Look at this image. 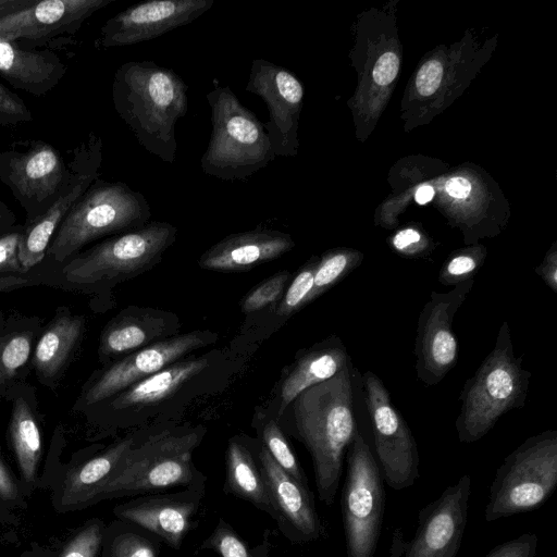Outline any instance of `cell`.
<instances>
[{
    "mask_svg": "<svg viewBox=\"0 0 557 557\" xmlns=\"http://www.w3.org/2000/svg\"><path fill=\"white\" fill-rule=\"evenodd\" d=\"M531 373L513 351L507 321L498 331L495 345L475 373L467 380L459 396L456 430L461 443L484 437L508 411L523 407Z\"/></svg>",
    "mask_w": 557,
    "mask_h": 557,
    "instance_id": "3",
    "label": "cell"
},
{
    "mask_svg": "<svg viewBox=\"0 0 557 557\" xmlns=\"http://www.w3.org/2000/svg\"><path fill=\"white\" fill-rule=\"evenodd\" d=\"M261 474L275 509L296 530L304 541L322 536L323 527L308 488L284 471L265 447L259 454Z\"/></svg>",
    "mask_w": 557,
    "mask_h": 557,
    "instance_id": "20",
    "label": "cell"
},
{
    "mask_svg": "<svg viewBox=\"0 0 557 557\" xmlns=\"http://www.w3.org/2000/svg\"><path fill=\"white\" fill-rule=\"evenodd\" d=\"M349 362L345 345L335 336L306 351L282 384L278 414L302 391L333 377Z\"/></svg>",
    "mask_w": 557,
    "mask_h": 557,
    "instance_id": "23",
    "label": "cell"
},
{
    "mask_svg": "<svg viewBox=\"0 0 557 557\" xmlns=\"http://www.w3.org/2000/svg\"><path fill=\"white\" fill-rule=\"evenodd\" d=\"M362 384L382 479L395 491L411 487L420 478V458L412 432L375 373L366 371Z\"/></svg>",
    "mask_w": 557,
    "mask_h": 557,
    "instance_id": "10",
    "label": "cell"
},
{
    "mask_svg": "<svg viewBox=\"0 0 557 557\" xmlns=\"http://www.w3.org/2000/svg\"><path fill=\"white\" fill-rule=\"evenodd\" d=\"M194 511L195 506L190 503L169 498H141L116 508L115 515L178 548L189 529Z\"/></svg>",
    "mask_w": 557,
    "mask_h": 557,
    "instance_id": "24",
    "label": "cell"
},
{
    "mask_svg": "<svg viewBox=\"0 0 557 557\" xmlns=\"http://www.w3.org/2000/svg\"><path fill=\"white\" fill-rule=\"evenodd\" d=\"M33 120V113L25 101L0 83V125H18Z\"/></svg>",
    "mask_w": 557,
    "mask_h": 557,
    "instance_id": "37",
    "label": "cell"
},
{
    "mask_svg": "<svg viewBox=\"0 0 557 557\" xmlns=\"http://www.w3.org/2000/svg\"><path fill=\"white\" fill-rule=\"evenodd\" d=\"M176 236L174 225L153 221L99 243L73 258L62 272L75 284L129 278L158 263Z\"/></svg>",
    "mask_w": 557,
    "mask_h": 557,
    "instance_id": "8",
    "label": "cell"
},
{
    "mask_svg": "<svg viewBox=\"0 0 557 557\" xmlns=\"http://www.w3.org/2000/svg\"><path fill=\"white\" fill-rule=\"evenodd\" d=\"M206 99L212 129L200 160L205 174L223 181L244 180L275 159L263 124L228 86H216Z\"/></svg>",
    "mask_w": 557,
    "mask_h": 557,
    "instance_id": "4",
    "label": "cell"
},
{
    "mask_svg": "<svg viewBox=\"0 0 557 557\" xmlns=\"http://www.w3.org/2000/svg\"><path fill=\"white\" fill-rule=\"evenodd\" d=\"M288 278L289 273L282 271L264 280L246 295L242 302L243 312H255L275 302L283 294Z\"/></svg>",
    "mask_w": 557,
    "mask_h": 557,
    "instance_id": "35",
    "label": "cell"
},
{
    "mask_svg": "<svg viewBox=\"0 0 557 557\" xmlns=\"http://www.w3.org/2000/svg\"><path fill=\"white\" fill-rule=\"evenodd\" d=\"M15 221L13 211L0 199V236L8 233Z\"/></svg>",
    "mask_w": 557,
    "mask_h": 557,
    "instance_id": "48",
    "label": "cell"
},
{
    "mask_svg": "<svg viewBox=\"0 0 557 557\" xmlns=\"http://www.w3.org/2000/svg\"><path fill=\"white\" fill-rule=\"evenodd\" d=\"M342 516L347 557H374L383 524L385 490L368 441L358 432L347 451Z\"/></svg>",
    "mask_w": 557,
    "mask_h": 557,
    "instance_id": "9",
    "label": "cell"
},
{
    "mask_svg": "<svg viewBox=\"0 0 557 557\" xmlns=\"http://www.w3.org/2000/svg\"><path fill=\"white\" fill-rule=\"evenodd\" d=\"M209 331H193L164 338L135 350L112 364L85 394L87 405L97 404L215 339Z\"/></svg>",
    "mask_w": 557,
    "mask_h": 557,
    "instance_id": "18",
    "label": "cell"
},
{
    "mask_svg": "<svg viewBox=\"0 0 557 557\" xmlns=\"http://www.w3.org/2000/svg\"><path fill=\"white\" fill-rule=\"evenodd\" d=\"M317 263V258L310 259L296 274L277 307V314L289 315L307 305L308 297L313 286V275Z\"/></svg>",
    "mask_w": 557,
    "mask_h": 557,
    "instance_id": "34",
    "label": "cell"
},
{
    "mask_svg": "<svg viewBox=\"0 0 557 557\" xmlns=\"http://www.w3.org/2000/svg\"><path fill=\"white\" fill-rule=\"evenodd\" d=\"M434 196V189L430 185H422L416 193V201L420 205H424L432 200Z\"/></svg>",
    "mask_w": 557,
    "mask_h": 557,
    "instance_id": "49",
    "label": "cell"
},
{
    "mask_svg": "<svg viewBox=\"0 0 557 557\" xmlns=\"http://www.w3.org/2000/svg\"><path fill=\"white\" fill-rule=\"evenodd\" d=\"M535 273L552 292L557 293V253L555 249L547 253L544 261L535 269Z\"/></svg>",
    "mask_w": 557,
    "mask_h": 557,
    "instance_id": "45",
    "label": "cell"
},
{
    "mask_svg": "<svg viewBox=\"0 0 557 557\" xmlns=\"http://www.w3.org/2000/svg\"><path fill=\"white\" fill-rule=\"evenodd\" d=\"M30 354V334L11 333L0 336V383L13 377Z\"/></svg>",
    "mask_w": 557,
    "mask_h": 557,
    "instance_id": "32",
    "label": "cell"
},
{
    "mask_svg": "<svg viewBox=\"0 0 557 557\" xmlns=\"http://www.w3.org/2000/svg\"><path fill=\"white\" fill-rule=\"evenodd\" d=\"M227 483L232 493L255 506L274 512L267 485L250 453L240 443L230 442L226 454Z\"/></svg>",
    "mask_w": 557,
    "mask_h": 557,
    "instance_id": "28",
    "label": "cell"
},
{
    "mask_svg": "<svg viewBox=\"0 0 557 557\" xmlns=\"http://www.w3.org/2000/svg\"><path fill=\"white\" fill-rule=\"evenodd\" d=\"M537 536L523 533L492 548L485 557H535Z\"/></svg>",
    "mask_w": 557,
    "mask_h": 557,
    "instance_id": "38",
    "label": "cell"
},
{
    "mask_svg": "<svg viewBox=\"0 0 557 557\" xmlns=\"http://www.w3.org/2000/svg\"><path fill=\"white\" fill-rule=\"evenodd\" d=\"M443 77V65L437 60L425 62L419 70L416 86L421 96H430L436 91Z\"/></svg>",
    "mask_w": 557,
    "mask_h": 557,
    "instance_id": "42",
    "label": "cell"
},
{
    "mask_svg": "<svg viewBox=\"0 0 557 557\" xmlns=\"http://www.w3.org/2000/svg\"><path fill=\"white\" fill-rule=\"evenodd\" d=\"M112 557H156L151 545L135 534H122L112 544Z\"/></svg>",
    "mask_w": 557,
    "mask_h": 557,
    "instance_id": "41",
    "label": "cell"
},
{
    "mask_svg": "<svg viewBox=\"0 0 557 557\" xmlns=\"http://www.w3.org/2000/svg\"><path fill=\"white\" fill-rule=\"evenodd\" d=\"M422 240L421 234L413 228H405L399 231L392 240L393 247L403 255H419Z\"/></svg>",
    "mask_w": 557,
    "mask_h": 557,
    "instance_id": "44",
    "label": "cell"
},
{
    "mask_svg": "<svg viewBox=\"0 0 557 557\" xmlns=\"http://www.w3.org/2000/svg\"><path fill=\"white\" fill-rule=\"evenodd\" d=\"M132 446L133 440L125 438L104 453L71 470L63 483L62 506L87 505L94 491L113 472Z\"/></svg>",
    "mask_w": 557,
    "mask_h": 557,
    "instance_id": "26",
    "label": "cell"
},
{
    "mask_svg": "<svg viewBox=\"0 0 557 557\" xmlns=\"http://www.w3.org/2000/svg\"><path fill=\"white\" fill-rule=\"evenodd\" d=\"M473 283L474 278H471L448 292H432L419 314L414 342L416 372L428 386L438 384L457 363L458 342L453 321Z\"/></svg>",
    "mask_w": 557,
    "mask_h": 557,
    "instance_id": "15",
    "label": "cell"
},
{
    "mask_svg": "<svg viewBox=\"0 0 557 557\" xmlns=\"http://www.w3.org/2000/svg\"><path fill=\"white\" fill-rule=\"evenodd\" d=\"M214 0H152L132 5L106 21L96 46L136 45L188 25L207 12Z\"/></svg>",
    "mask_w": 557,
    "mask_h": 557,
    "instance_id": "17",
    "label": "cell"
},
{
    "mask_svg": "<svg viewBox=\"0 0 557 557\" xmlns=\"http://www.w3.org/2000/svg\"><path fill=\"white\" fill-rule=\"evenodd\" d=\"M208 366L209 359L205 356L177 360L123 391L112 405L127 408L163 400Z\"/></svg>",
    "mask_w": 557,
    "mask_h": 557,
    "instance_id": "25",
    "label": "cell"
},
{
    "mask_svg": "<svg viewBox=\"0 0 557 557\" xmlns=\"http://www.w3.org/2000/svg\"><path fill=\"white\" fill-rule=\"evenodd\" d=\"M557 486V431L528 437L497 468L484 509L486 522L541 507Z\"/></svg>",
    "mask_w": 557,
    "mask_h": 557,
    "instance_id": "6",
    "label": "cell"
},
{
    "mask_svg": "<svg viewBox=\"0 0 557 557\" xmlns=\"http://www.w3.org/2000/svg\"><path fill=\"white\" fill-rule=\"evenodd\" d=\"M176 317L170 313L136 308L108 325L101 336L100 351L106 356L131 354L168 338L177 327Z\"/></svg>",
    "mask_w": 557,
    "mask_h": 557,
    "instance_id": "22",
    "label": "cell"
},
{
    "mask_svg": "<svg viewBox=\"0 0 557 557\" xmlns=\"http://www.w3.org/2000/svg\"><path fill=\"white\" fill-rule=\"evenodd\" d=\"M294 246L286 233L257 228L225 236L200 256L198 264L211 271H246L280 258Z\"/></svg>",
    "mask_w": 557,
    "mask_h": 557,
    "instance_id": "19",
    "label": "cell"
},
{
    "mask_svg": "<svg viewBox=\"0 0 557 557\" xmlns=\"http://www.w3.org/2000/svg\"><path fill=\"white\" fill-rule=\"evenodd\" d=\"M22 227L0 236V272H24L18 259Z\"/></svg>",
    "mask_w": 557,
    "mask_h": 557,
    "instance_id": "40",
    "label": "cell"
},
{
    "mask_svg": "<svg viewBox=\"0 0 557 557\" xmlns=\"http://www.w3.org/2000/svg\"><path fill=\"white\" fill-rule=\"evenodd\" d=\"M102 139L90 132L72 150L66 180L52 206L40 216L22 227L18 259L24 272L37 265L46 256L59 225L89 186L100 177Z\"/></svg>",
    "mask_w": 557,
    "mask_h": 557,
    "instance_id": "13",
    "label": "cell"
},
{
    "mask_svg": "<svg viewBox=\"0 0 557 557\" xmlns=\"http://www.w3.org/2000/svg\"><path fill=\"white\" fill-rule=\"evenodd\" d=\"M198 440L196 433H162L131 448L87 504L188 484L193 479L191 453Z\"/></svg>",
    "mask_w": 557,
    "mask_h": 557,
    "instance_id": "7",
    "label": "cell"
},
{
    "mask_svg": "<svg viewBox=\"0 0 557 557\" xmlns=\"http://www.w3.org/2000/svg\"><path fill=\"white\" fill-rule=\"evenodd\" d=\"M245 89L259 96L269 110V121L263 126L275 157L295 156L304 98V87L298 78L283 66L255 59Z\"/></svg>",
    "mask_w": 557,
    "mask_h": 557,
    "instance_id": "16",
    "label": "cell"
},
{
    "mask_svg": "<svg viewBox=\"0 0 557 557\" xmlns=\"http://www.w3.org/2000/svg\"><path fill=\"white\" fill-rule=\"evenodd\" d=\"M83 332V319L61 315L39 338L34 366L45 377L54 376L65 364Z\"/></svg>",
    "mask_w": 557,
    "mask_h": 557,
    "instance_id": "27",
    "label": "cell"
},
{
    "mask_svg": "<svg viewBox=\"0 0 557 557\" xmlns=\"http://www.w3.org/2000/svg\"><path fill=\"white\" fill-rule=\"evenodd\" d=\"M208 544L219 553L221 557H251L245 544L234 532L223 525L216 528Z\"/></svg>",
    "mask_w": 557,
    "mask_h": 557,
    "instance_id": "39",
    "label": "cell"
},
{
    "mask_svg": "<svg viewBox=\"0 0 557 557\" xmlns=\"http://www.w3.org/2000/svg\"><path fill=\"white\" fill-rule=\"evenodd\" d=\"M66 71V64L53 50L28 49L0 37V77L13 88L42 97L60 83Z\"/></svg>",
    "mask_w": 557,
    "mask_h": 557,
    "instance_id": "21",
    "label": "cell"
},
{
    "mask_svg": "<svg viewBox=\"0 0 557 557\" xmlns=\"http://www.w3.org/2000/svg\"><path fill=\"white\" fill-rule=\"evenodd\" d=\"M471 478L461 475L418 512L413 536L400 529L392 535L389 557H457L468 520Z\"/></svg>",
    "mask_w": 557,
    "mask_h": 557,
    "instance_id": "11",
    "label": "cell"
},
{
    "mask_svg": "<svg viewBox=\"0 0 557 557\" xmlns=\"http://www.w3.org/2000/svg\"><path fill=\"white\" fill-rule=\"evenodd\" d=\"M362 261V255L350 249L325 252L315 265L313 286L307 304L313 301L352 272Z\"/></svg>",
    "mask_w": 557,
    "mask_h": 557,
    "instance_id": "30",
    "label": "cell"
},
{
    "mask_svg": "<svg viewBox=\"0 0 557 557\" xmlns=\"http://www.w3.org/2000/svg\"><path fill=\"white\" fill-rule=\"evenodd\" d=\"M67 163L51 144L38 139L24 150L0 152V181L26 213V223L44 214L66 180Z\"/></svg>",
    "mask_w": 557,
    "mask_h": 557,
    "instance_id": "12",
    "label": "cell"
},
{
    "mask_svg": "<svg viewBox=\"0 0 557 557\" xmlns=\"http://www.w3.org/2000/svg\"><path fill=\"white\" fill-rule=\"evenodd\" d=\"M150 216L151 208L141 193L123 182L98 177L65 215L46 255L63 262L88 243L139 228Z\"/></svg>",
    "mask_w": 557,
    "mask_h": 557,
    "instance_id": "5",
    "label": "cell"
},
{
    "mask_svg": "<svg viewBox=\"0 0 557 557\" xmlns=\"http://www.w3.org/2000/svg\"><path fill=\"white\" fill-rule=\"evenodd\" d=\"M351 362L333 377L302 391L292 403L299 438L309 450L320 499L333 505L345 454L359 432Z\"/></svg>",
    "mask_w": 557,
    "mask_h": 557,
    "instance_id": "2",
    "label": "cell"
},
{
    "mask_svg": "<svg viewBox=\"0 0 557 557\" xmlns=\"http://www.w3.org/2000/svg\"><path fill=\"white\" fill-rule=\"evenodd\" d=\"M10 438L24 480H35L42 449L41 436L37 421L23 398H17L13 406Z\"/></svg>",
    "mask_w": 557,
    "mask_h": 557,
    "instance_id": "29",
    "label": "cell"
},
{
    "mask_svg": "<svg viewBox=\"0 0 557 557\" xmlns=\"http://www.w3.org/2000/svg\"><path fill=\"white\" fill-rule=\"evenodd\" d=\"M187 91L172 69L149 60L128 61L114 73L112 102L139 145L172 164L177 152L175 125L187 113Z\"/></svg>",
    "mask_w": 557,
    "mask_h": 557,
    "instance_id": "1",
    "label": "cell"
},
{
    "mask_svg": "<svg viewBox=\"0 0 557 557\" xmlns=\"http://www.w3.org/2000/svg\"><path fill=\"white\" fill-rule=\"evenodd\" d=\"M16 496L17 490L14 480L0 458V498L12 500Z\"/></svg>",
    "mask_w": 557,
    "mask_h": 557,
    "instance_id": "46",
    "label": "cell"
},
{
    "mask_svg": "<svg viewBox=\"0 0 557 557\" xmlns=\"http://www.w3.org/2000/svg\"><path fill=\"white\" fill-rule=\"evenodd\" d=\"M115 0H30L0 17V37L28 49L62 48L84 22Z\"/></svg>",
    "mask_w": 557,
    "mask_h": 557,
    "instance_id": "14",
    "label": "cell"
},
{
    "mask_svg": "<svg viewBox=\"0 0 557 557\" xmlns=\"http://www.w3.org/2000/svg\"><path fill=\"white\" fill-rule=\"evenodd\" d=\"M399 70V59L394 52L383 53L376 61L373 70V79L377 85L391 84Z\"/></svg>",
    "mask_w": 557,
    "mask_h": 557,
    "instance_id": "43",
    "label": "cell"
},
{
    "mask_svg": "<svg viewBox=\"0 0 557 557\" xmlns=\"http://www.w3.org/2000/svg\"><path fill=\"white\" fill-rule=\"evenodd\" d=\"M485 259V250L473 248L453 253L438 272V282L445 286H456L473 278Z\"/></svg>",
    "mask_w": 557,
    "mask_h": 557,
    "instance_id": "31",
    "label": "cell"
},
{
    "mask_svg": "<svg viewBox=\"0 0 557 557\" xmlns=\"http://www.w3.org/2000/svg\"><path fill=\"white\" fill-rule=\"evenodd\" d=\"M102 540L101 525L92 522L81 530L63 548L60 557H96Z\"/></svg>",
    "mask_w": 557,
    "mask_h": 557,
    "instance_id": "36",
    "label": "cell"
},
{
    "mask_svg": "<svg viewBox=\"0 0 557 557\" xmlns=\"http://www.w3.org/2000/svg\"><path fill=\"white\" fill-rule=\"evenodd\" d=\"M264 447L274 461L296 481L306 486V480L288 442L274 421H270L262 433ZM307 487V486H306Z\"/></svg>",
    "mask_w": 557,
    "mask_h": 557,
    "instance_id": "33",
    "label": "cell"
},
{
    "mask_svg": "<svg viewBox=\"0 0 557 557\" xmlns=\"http://www.w3.org/2000/svg\"><path fill=\"white\" fill-rule=\"evenodd\" d=\"M446 191L455 198H466L471 191V184L463 177H454L446 183Z\"/></svg>",
    "mask_w": 557,
    "mask_h": 557,
    "instance_id": "47",
    "label": "cell"
}]
</instances>
